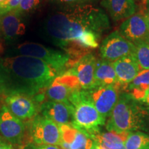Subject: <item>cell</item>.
Here are the masks:
<instances>
[{
	"label": "cell",
	"mask_w": 149,
	"mask_h": 149,
	"mask_svg": "<svg viewBox=\"0 0 149 149\" xmlns=\"http://www.w3.org/2000/svg\"><path fill=\"white\" fill-rule=\"evenodd\" d=\"M22 0H8L5 6L0 10V16L10 12H15L17 10Z\"/></svg>",
	"instance_id": "cell-23"
},
{
	"label": "cell",
	"mask_w": 149,
	"mask_h": 149,
	"mask_svg": "<svg viewBox=\"0 0 149 149\" xmlns=\"http://www.w3.org/2000/svg\"><path fill=\"white\" fill-rule=\"evenodd\" d=\"M22 149H61L59 146L55 145H35L27 144L21 147Z\"/></svg>",
	"instance_id": "cell-25"
},
{
	"label": "cell",
	"mask_w": 149,
	"mask_h": 149,
	"mask_svg": "<svg viewBox=\"0 0 149 149\" xmlns=\"http://www.w3.org/2000/svg\"><path fill=\"white\" fill-rule=\"evenodd\" d=\"M0 135L13 146L22 147L26 140L25 124L15 116L6 105L0 109Z\"/></svg>",
	"instance_id": "cell-7"
},
{
	"label": "cell",
	"mask_w": 149,
	"mask_h": 149,
	"mask_svg": "<svg viewBox=\"0 0 149 149\" xmlns=\"http://www.w3.org/2000/svg\"><path fill=\"white\" fill-rule=\"evenodd\" d=\"M8 0H0V10L2 9L8 2Z\"/></svg>",
	"instance_id": "cell-30"
},
{
	"label": "cell",
	"mask_w": 149,
	"mask_h": 149,
	"mask_svg": "<svg viewBox=\"0 0 149 149\" xmlns=\"http://www.w3.org/2000/svg\"><path fill=\"white\" fill-rule=\"evenodd\" d=\"M29 143L35 145H55L59 146L61 141L59 126L44 117L37 115L29 124Z\"/></svg>",
	"instance_id": "cell-6"
},
{
	"label": "cell",
	"mask_w": 149,
	"mask_h": 149,
	"mask_svg": "<svg viewBox=\"0 0 149 149\" xmlns=\"http://www.w3.org/2000/svg\"><path fill=\"white\" fill-rule=\"evenodd\" d=\"M149 88V69L140 70L136 77L126 87V93L135 100L142 102Z\"/></svg>",
	"instance_id": "cell-19"
},
{
	"label": "cell",
	"mask_w": 149,
	"mask_h": 149,
	"mask_svg": "<svg viewBox=\"0 0 149 149\" xmlns=\"http://www.w3.org/2000/svg\"><path fill=\"white\" fill-rule=\"evenodd\" d=\"M70 103L74 109L72 124L88 136L105 124L106 118L97 111L85 90L74 91Z\"/></svg>",
	"instance_id": "cell-4"
},
{
	"label": "cell",
	"mask_w": 149,
	"mask_h": 149,
	"mask_svg": "<svg viewBox=\"0 0 149 149\" xmlns=\"http://www.w3.org/2000/svg\"><path fill=\"white\" fill-rule=\"evenodd\" d=\"M145 41H146V42L147 43H148V44H149V34H148V36H147L146 39V40H145Z\"/></svg>",
	"instance_id": "cell-32"
},
{
	"label": "cell",
	"mask_w": 149,
	"mask_h": 149,
	"mask_svg": "<svg viewBox=\"0 0 149 149\" xmlns=\"http://www.w3.org/2000/svg\"><path fill=\"white\" fill-rule=\"evenodd\" d=\"M40 111L42 115L59 126L73 123L74 109L72 104L49 100L41 105Z\"/></svg>",
	"instance_id": "cell-14"
},
{
	"label": "cell",
	"mask_w": 149,
	"mask_h": 149,
	"mask_svg": "<svg viewBox=\"0 0 149 149\" xmlns=\"http://www.w3.org/2000/svg\"><path fill=\"white\" fill-rule=\"evenodd\" d=\"M96 62L95 55L92 53H86L81 56L68 70L76 77L82 90H89L95 86Z\"/></svg>",
	"instance_id": "cell-11"
},
{
	"label": "cell",
	"mask_w": 149,
	"mask_h": 149,
	"mask_svg": "<svg viewBox=\"0 0 149 149\" xmlns=\"http://www.w3.org/2000/svg\"><path fill=\"white\" fill-rule=\"evenodd\" d=\"M91 149H104L101 146H100L97 143H96L95 141H93V144L92 146Z\"/></svg>",
	"instance_id": "cell-28"
},
{
	"label": "cell",
	"mask_w": 149,
	"mask_h": 149,
	"mask_svg": "<svg viewBox=\"0 0 149 149\" xmlns=\"http://www.w3.org/2000/svg\"><path fill=\"white\" fill-rule=\"evenodd\" d=\"M19 15L16 12H10L0 16V33L6 40H13L25 33V25Z\"/></svg>",
	"instance_id": "cell-16"
},
{
	"label": "cell",
	"mask_w": 149,
	"mask_h": 149,
	"mask_svg": "<svg viewBox=\"0 0 149 149\" xmlns=\"http://www.w3.org/2000/svg\"><path fill=\"white\" fill-rule=\"evenodd\" d=\"M61 149H91L93 139L86 133L75 127L73 124H65L59 126Z\"/></svg>",
	"instance_id": "cell-12"
},
{
	"label": "cell",
	"mask_w": 149,
	"mask_h": 149,
	"mask_svg": "<svg viewBox=\"0 0 149 149\" xmlns=\"http://www.w3.org/2000/svg\"><path fill=\"white\" fill-rule=\"evenodd\" d=\"M40 0H22L17 10L15 12L20 15L23 13L30 12L35 9L40 3Z\"/></svg>",
	"instance_id": "cell-22"
},
{
	"label": "cell",
	"mask_w": 149,
	"mask_h": 149,
	"mask_svg": "<svg viewBox=\"0 0 149 149\" xmlns=\"http://www.w3.org/2000/svg\"><path fill=\"white\" fill-rule=\"evenodd\" d=\"M94 79L95 86H117L120 87L117 81L113 63L111 61L104 60L102 59L97 60Z\"/></svg>",
	"instance_id": "cell-18"
},
{
	"label": "cell",
	"mask_w": 149,
	"mask_h": 149,
	"mask_svg": "<svg viewBox=\"0 0 149 149\" xmlns=\"http://www.w3.org/2000/svg\"><path fill=\"white\" fill-rule=\"evenodd\" d=\"M118 32L124 38L135 44L146 40L149 34L144 15L135 13L121 24Z\"/></svg>",
	"instance_id": "cell-13"
},
{
	"label": "cell",
	"mask_w": 149,
	"mask_h": 149,
	"mask_svg": "<svg viewBox=\"0 0 149 149\" xmlns=\"http://www.w3.org/2000/svg\"><path fill=\"white\" fill-rule=\"evenodd\" d=\"M57 2L62 3L67 6H74L80 4H86V3H91L93 1H96L97 0H55Z\"/></svg>",
	"instance_id": "cell-24"
},
{
	"label": "cell",
	"mask_w": 149,
	"mask_h": 149,
	"mask_svg": "<svg viewBox=\"0 0 149 149\" xmlns=\"http://www.w3.org/2000/svg\"><path fill=\"white\" fill-rule=\"evenodd\" d=\"M17 49L22 55L31 56L45 61L60 74L66 72L68 66H72L71 55L66 52L52 49L33 42L20 44Z\"/></svg>",
	"instance_id": "cell-5"
},
{
	"label": "cell",
	"mask_w": 149,
	"mask_h": 149,
	"mask_svg": "<svg viewBox=\"0 0 149 149\" xmlns=\"http://www.w3.org/2000/svg\"><path fill=\"white\" fill-rule=\"evenodd\" d=\"M146 8L147 11L149 12V0H146Z\"/></svg>",
	"instance_id": "cell-31"
},
{
	"label": "cell",
	"mask_w": 149,
	"mask_h": 149,
	"mask_svg": "<svg viewBox=\"0 0 149 149\" xmlns=\"http://www.w3.org/2000/svg\"><path fill=\"white\" fill-rule=\"evenodd\" d=\"M6 107L15 116L23 122L31 121L37 115V106L31 97L21 93H14L5 99Z\"/></svg>",
	"instance_id": "cell-10"
},
{
	"label": "cell",
	"mask_w": 149,
	"mask_h": 149,
	"mask_svg": "<svg viewBox=\"0 0 149 149\" xmlns=\"http://www.w3.org/2000/svg\"><path fill=\"white\" fill-rule=\"evenodd\" d=\"M120 88L117 86H97L85 91L97 111L107 119L118 102Z\"/></svg>",
	"instance_id": "cell-8"
},
{
	"label": "cell",
	"mask_w": 149,
	"mask_h": 149,
	"mask_svg": "<svg viewBox=\"0 0 149 149\" xmlns=\"http://www.w3.org/2000/svg\"><path fill=\"white\" fill-rule=\"evenodd\" d=\"M112 63L121 88H126L141 70L134 55L125 56Z\"/></svg>",
	"instance_id": "cell-15"
},
{
	"label": "cell",
	"mask_w": 149,
	"mask_h": 149,
	"mask_svg": "<svg viewBox=\"0 0 149 149\" xmlns=\"http://www.w3.org/2000/svg\"><path fill=\"white\" fill-rule=\"evenodd\" d=\"M106 128L108 131L117 133L141 131L149 134V107L135 100L129 93H120Z\"/></svg>",
	"instance_id": "cell-3"
},
{
	"label": "cell",
	"mask_w": 149,
	"mask_h": 149,
	"mask_svg": "<svg viewBox=\"0 0 149 149\" xmlns=\"http://www.w3.org/2000/svg\"><path fill=\"white\" fill-rule=\"evenodd\" d=\"M144 17H145V20H146V25L147 26H148V29L149 30V12H147L146 13L144 14Z\"/></svg>",
	"instance_id": "cell-29"
},
{
	"label": "cell",
	"mask_w": 149,
	"mask_h": 149,
	"mask_svg": "<svg viewBox=\"0 0 149 149\" xmlns=\"http://www.w3.org/2000/svg\"><path fill=\"white\" fill-rule=\"evenodd\" d=\"M46 28L48 35L65 49L95 48L99 39L109 29L110 22L102 8L86 3L55 12L48 19Z\"/></svg>",
	"instance_id": "cell-1"
},
{
	"label": "cell",
	"mask_w": 149,
	"mask_h": 149,
	"mask_svg": "<svg viewBox=\"0 0 149 149\" xmlns=\"http://www.w3.org/2000/svg\"><path fill=\"white\" fill-rule=\"evenodd\" d=\"M134 55L141 70L149 69V44L146 41H141L135 44Z\"/></svg>",
	"instance_id": "cell-21"
},
{
	"label": "cell",
	"mask_w": 149,
	"mask_h": 149,
	"mask_svg": "<svg viewBox=\"0 0 149 149\" xmlns=\"http://www.w3.org/2000/svg\"><path fill=\"white\" fill-rule=\"evenodd\" d=\"M136 1H138V0H136Z\"/></svg>",
	"instance_id": "cell-34"
},
{
	"label": "cell",
	"mask_w": 149,
	"mask_h": 149,
	"mask_svg": "<svg viewBox=\"0 0 149 149\" xmlns=\"http://www.w3.org/2000/svg\"><path fill=\"white\" fill-rule=\"evenodd\" d=\"M117 149H126V148H125V146H124V147H122V148H117Z\"/></svg>",
	"instance_id": "cell-33"
},
{
	"label": "cell",
	"mask_w": 149,
	"mask_h": 149,
	"mask_svg": "<svg viewBox=\"0 0 149 149\" xmlns=\"http://www.w3.org/2000/svg\"><path fill=\"white\" fill-rule=\"evenodd\" d=\"M124 145L126 149H149V134L141 131L130 132Z\"/></svg>",
	"instance_id": "cell-20"
},
{
	"label": "cell",
	"mask_w": 149,
	"mask_h": 149,
	"mask_svg": "<svg viewBox=\"0 0 149 149\" xmlns=\"http://www.w3.org/2000/svg\"><path fill=\"white\" fill-rule=\"evenodd\" d=\"M0 149H15V148L7 141H5L0 138Z\"/></svg>",
	"instance_id": "cell-26"
},
{
	"label": "cell",
	"mask_w": 149,
	"mask_h": 149,
	"mask_svg": "<svg viewBox=\"0 0 149 149\" xmlns=\"http://www.w3.org/2000/svg\"><path fill=\"white\" fill-rule=\"evenodd\" d=\"M135 44L124 38L118 31L111 33L102 41L100 46V55L102 59L111 62L125 56L134 55Z\"/></svg>",
	"instance_id": "cell-9"
},
{
	"label": "cell",
	"mask_w": 149,
	"mask_h": 149,
	"mask_svg": "<svg viewBox=\"0 0 149 149\" xmlns=\"http://www.w3.org/2000/svg\"><path fill=\"white\" fill-rule=\"evenodd\" d=\"M101 4L114 21L127 19L136 12L135 0H102Z\"/></svg>",
	"instance_id": "cell-17"
},
{
	"label": "cell",
	"mask_w": 149,
	"mask_h": 149,
	"mask_svg": "<svg viewBox=\"0 0 149 149\" xmlns=\"http://www.w3.org/2000/svg\"><path fill=\"white\" fill-rule=\"evenodd\" d=\"M0 66L10 77L15 78L33 91L49 86L60 74L42 59L18 55L1 60Z\"/></svg>",
	"instance_id": "cell-2"
},
{
	"label": "cell",
	"mask_w": 149,
	"mask_h": 149,
	"mask_svg": "<svg viewBox=\"0 0 149 149\" xmlns=\"http://www.w3.org/2000/svg\"><path fill=\"white\" fill-rule=\"evenodd\" d=\"M144 102V104H146L147 106H148L149 107V88L148 90H147L146 95H145L144 97V99H143L142 102Z\"/></svg>",
	"instance_id": "cell-27"
}]
</instances>
